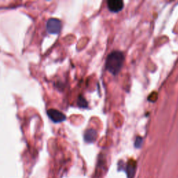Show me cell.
<instances>
[{"mask_svg":"<svg viewBox=\"0 0 178 178\" xmlns=\"http://www.w3.org/2000/svg\"><path fill=\"white\" fill-rule=\"evenodd\" d=\"M125 61V56L120 51H113L109 54L106 60V68L113 75L120 73Z\"/></svg>","mask_w":178,"mask_h":178,"instance_id":"cell-1","label":"cell"},{"mask_svg":"<svg viewBox=\"0 0 178 178\" xmlns=\"http://www.w3.org/2000/svg\"><path fill=\"white\" fill-rule=\"evenodd\" d=\"M46 29L49 33L58 34L61 29V22L56 18L49 19L46 24Z\"/></svg>","mask_w":178,"mask_h":178,"instance_id":"cell-2","label":"cell"},{"mask_svg":"<svg viewBox=\"0 0 178 178\" xmlns=\"http://www.w3.org/2000/svg\"><path fill=\"white\" fill-rule=\"evenodd\" d=\"M47 113L51 121H53L54 122H61L66 119V117H65V115L62 112L56 109H49Z\"/></svg>","mask_w":178,"mask_h":178,"instance_id":"cell-3","label":"cell"},{"mask_svg":"<svg viewBox=\"0 0 178 178\" xmlns=\"http://www.w3.org/2000/svg\"><path fill=\"white\" fill-rule=\"evenodd\" d=\"M108 8L111 12L118 13L124 7V3L121 0H109L107 2Z\"/></svg>","mask_w":178,"mask_h":178,"instance_id":"cell-4","label":"cell"},{"mask_svg":"<svg viewBox=\"0 0 178 178\" xmlns=\"http://www.w3.org/2000/svg\"><path fill=\"white\" fill-rule=\"evenodd\" d=\"M136 163L134 160H130L126 166V173L128 178H133L136 173Z\"/></svg>","mask_w":178,"mask_h":178,"instance_id":"cell-5","label":"cell"},{"mask_svg":"<svg viewBox=\"0 0 178 178\" xmlns=\"http://www.w3.org/2000/svg\"><path fill=\"white\" fill-rule=\"evenodd\" d=\"M97 133L93 129H88L84 134V139L88 143H93L96 140Z\"/></svg>","mask_w":178,"mask_h":178,"instance_id":"cell-6","label":"cell"},{"mask_svg":"<svg viewBox=\"0 0 178 178\" xmlns=\"http://www.w3.org/2000/svg\"><path fill=\"white\" fill-rule=\"evenodd\" d=\"M78 105L80 107H82V108H86L88 107V103L87 102V100H86L84 97L82 96H80L78 99Z\"/></svg>","mask_w":178,"mask_h":178,"instance_id":"cell-7","label":"cell"},{"mask_svg":"<svg viewBox=\"0 0 178 178\" xmlns=\"http://www.w3.org/2000/svg\"><path fill=\"white\" fill-rule=\"evenodd\" d=\"M142 143H143L142 138L140 137V136H138L136 139V140H135V143H134L135 147L137 148H139L140 146H141Z\"/></svg>","mask_w":178,"mask_h":178,"instance_id":"cell-8","label":"cell"}]
</instances>
